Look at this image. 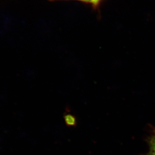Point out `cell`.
Masks as SVG:
<instances>
[{
    "instance_id": "3957f363",
    "label": "cell",
    "mask_w": 155,
    "mask_h": 155,
    "mask_svg": "<svg viewBox=\"0 0 155 155\" xmlns=\"http://www.w3.org/2000/svg\"><path fill=\"white\" fill-rule=\"evenodd\" d=\"M50 1H53V0H50Z\"/></svg>"
},
{
    "instance_id": "7a4b0ae2",
    "label": "cell",
    "mask_w": 155,
    "mask_h": 155,
    "mask_svg": "<svg viewBox=\"0 0 155 155\" xmlns=\"http://www.w3.org/2000/svg\"><path fill=\"white\" fill-rule=\"evenodd\" d=\"M81 1L85 2L87 3H91L94 5H96L99 3L101 0H79Z\"/></svg>"
},
{
    "instance_id": "6da1fadb",
    "label": "cell",
    "mask_w": 155,
    "mask_h": 155,
    "mask_svg": "<svg viewBox=\"0 0 155 155\" xmlns=\"http://www.w3.org/2000/svg\"><path fill=\"white\" fill-rule=\"evenodd\" d=\"M150 152L149 155H155V135L150 140Z\"/></svg>"
}]
</instances>
